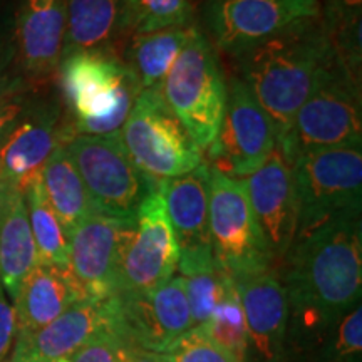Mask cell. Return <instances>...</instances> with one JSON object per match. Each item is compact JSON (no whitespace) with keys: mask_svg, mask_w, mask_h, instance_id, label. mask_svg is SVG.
I'll use <instances>...</instances> for the list:
<instances>
[{"mask_svg":"<svg viewBox=\"0 0 362 362\" xmlns=\"http://www.w3.org/2000/svg\"><path fill=\"white\" fill-rule=\"evenodd\" d=\"M280 275L288 298V361L309 357L362 296L361 210L334 216L297 238Z\"/></svg>","mask_w":362,"mask_h":362,"instance_id":"cell-1","label":"cell"},{"mask_svg":"<svg viewBox=\"0 0 362 362\" xmlns=\"http://www.w3.org/2000/svg\"><path fill=\"white\" fill-rule=\"evenodd\" d=\"M334 54L322 22L317 19L233 56L237 78L252 90L277 128V144L288 134L297 111Z\"/></svg>","mask_w":362,"mask_h":362,"instance_id":"cell-2","label":"cell"},{"mask_svg":"<svg viewBox=\"0 0 362 362\" xmlns=\"http://www.w3.org/2000/svg\"><path fill=\"white\" fill-rule=\"evenodd\" d=\"M72 136L107 134L123 128L141 86L115 52H78L59 66Z\"/></svg>","mask_w":362,"mask_h":362,"instance_id":"cell-3","label":"cell"},{"mask_svg":"<svg viewBox=\"0 0 362 362\" xmlns=\"http://www.w3.org/2000/svg\"><path fill=\"white\" fill-rule=\"evenodd\" d=\"M160 90L166 106L188 131L197 148L206 153L218 136L228 90L216 49L200 25L176 59Z\"/></svg>","mask_w":362,"mask_h":362,"instance_id":"cell-4","label":"cell"},{"mask_svg":"<svg viewBox=\"0 0 362 362\" xmlns=\"http://www.w3.org/2000/svg\"><path fill=\"white\" fill-rule=\"evenodd\" d=\"M336 54L302 104L288 134L277 146L291 160L300 151L362 146V90Z\"/></svg>","mask_w":362,"mask_h":362,"instance_id":"cell-5","label":"cell"},{"mask_svg":"<svg viewBox=\"0 0 362 362\" xmlns=\"http://www.w3.org/2000/svg\"><path fill=\"white\" fill-rule=\"evenodd\" d=\"M288 161L297 200L296 240L344 211L361 210L362 146L309 149Z\"/></svg>","mask_w":362,"mask_h":362,"instance_id":"cell-6","label":"cell"},{"mask_svg":"<svg viewBox=\"0 0 362 362\" xmlns=\"http://www.w3.org/2000/svg\"><path fill=\"white\" fill-rule=\"evenodd\" d=\"M64 148L83 178L94 214L134 220L160 183L131 160L119 131L72 136Z\"/></svg>","mask_w":362,"mask_h":362,"instance_id":"cell-7","label":"cell"},{"mask_svg":"<svg viewBox=\"0 0 362 362\" xmlns=\"http://www.w3.org/2000/svg\"><path fill=\"white\" fill-rule=\"evenodd\" d=\"M208 230L216 264L233 280L275 267L248 200L245 181L220 173L211 166Z\"/></svg>","mask_w":362,"mask_h":362,"instance_id":"cell-8","label":"cell"},{"mask_svg":"<svg viewBox=\"0 0 362 362\" xmlns=\"http://www.w3.org/2000/svg\"><path fill=\"white\" fill-rule=\"evenodd\" d=\"M119 133L136 166L158 181L189 173L203 163V153L166 106L160 89L139 93Z\"/></svg>","mask_w":362,"mask_h":362,"instance_id":"cell-9","label":"cell"},{"mask_svg":"<svg viewBox=\"0 0 362 362\" xmlns=\"http://www.w3.org/2000/svg\"><path fill=\"white\" fill-rule=\"evenodd\" d=\"M205 24L210 42L228 56L320 19V0H206Z\"/></svg>","mask_w":362,"mask_h":362,"instance_id":"cell-10","label":"cell"},{"mask_svg":"<svg viewBox=\"0 0 362 362\" xmlns=\"http://www.w3.org/2000/svg\"><path fill=\"white\" fill-rule=\"evenodd\" d=\"M226 110L218 136L206 149L208 165L232 178L255 173L277 148V128L252 90L232 76L226 81Z\"/></svg>","mask_w":362,"mask_h":362,"instance_id":"cell-11","label":"cell"},{"mask_svg":"<svg viewBox=\"0 0 362 362\" xmlns=\"http://www.w3.org/2000/svg\"><path fill=\"white\" fill-rule=\"evenodd\" d=\"M180 250L166 215L160 183L134 216L121 260L117 297L139 296L166 284L178 270Z\"/></svg>","mask_w":362,"mask_h":362,"instance_id":"cell-12","label":"cell"},{"mask_svg":"<svg viewBox=\"0 0 362 362\" xmlns=\"http://www.w3.org/2000/svg\"><path fill=\"white\" fill-rule=\"evenodd\" d=\"M189 329L193 320L181 275L151 292L117 297L116 336L126 347L163 354Z\"/></svg>","mask_w":362,"mask_h":362,"instance_id":"cell-13","label":"cell"},{"mask_svg":"<svg viewBox=\"0 0 362 362\" xmlns=\"http://www.w3.org/2000/svg\"><path fill=\"white\" fill-rule=\"evenodd\" d=\"M134 220L93 214L67 237V269L86 298L117 296L121 260Z\"/></svg>","mask_w":362,"mask_h":362,"instance_id":"cell-14","label":"cell"},{"mask_svg":"<svg viewBox=\"0 0 362 362\" xmlns=\"http://www.w3.org/2000/svg\"><path fill=\"white\" fill-rule=\"evenodd\" d=\"M72 138L56 104L25 106L0 144V187L24 192L59 144Z\"/></svg>","mask_w":362,"mask_h":362,"instance_id":"cell-15","label":"cell"},{"mask_svg":"<svg viewBox=\"0 0 362 362\" xmlns=\"http://www.w3.org/2000/svg\"><path fill=\"white\" fill-rule=\"evenodd\" d=\"M116 319L117 297L83 298L37 332L17 336L8 359L37 357L47 362L69 359L103 334H116Z\"/></svg>","mask_w":362,"mask_h":362,"instance_id":"cell-16","label":"cell"},{"mask_svg":"<svg viewBox=\"0 0 362 362\" xmlns=\"http://www.w3.org/2000/svg\"><path fill=\"white\" fill-rule=\"evenodd\" d=\"M245 315L250 362H288V298L275 269L233 280Z\"/></svg>","mask_w":362,"mask_h":362,"instance_id":"cell-17","label":"cell"},{"mask_svg":"<svg viewBox=\"0 0 362 362\" xmlns=\"http://www.w3.org/2000/svg\"><path fill=\"white\" fill-rule=\"evenodd\" d=\"M243 181L252 210L275 264L282 262L291 250L297 232V200L291 161L277 146L264 165Z\"/></svg>","mask_w":362,"mask_h":362,"instance_id":"cell-18","label":"cell"},{"mask_svg":"<svg viewBox=\"0 0 362 362\" xmlns=\"http://www.w3.org/2000/svg\"><path fill=\"white\" fill-rule=\"evenodd\" d=\"M66 37V0H21L13 54L29 78H47L59 69Z\"/></svg>","mask_w":362,"mask_h":362,"instance_id":"cell-19","label":"cell"},{"mask_svg":"<svg viewBox=\"0 0 362 362\" xmlns=\"http://www.w3.org/2000/svg\"><path fill=\"white\" fill-rule=\"evenodd\" d=\"M160 192L180 257L214 252L208 230L210 165L203 161L189 173L160 181Z\"/></svg>","mask_w":362,"mask_h":362,"instance_id":"cell-20","label":"cell"},{"mask_svg":"<svg viewBox=\"0 0 362 362\" xmlns=\"http://www.w3.org/2000/svg\"><path fill=\"white\" fill-rule=\"evenodd\" d=\"M83 298L86 297L67 267L37 264L22 282L12 302L17 336L37 332Z\"/></svg>","mask_w":362,"mask_h":362,"instance_id":"cell-21","label":"cell"},{"mask_svg":"<svg viewBox=\"0 0 362 362\" xmlns=\"http://www.w3.org/2000/svg\"><path fill=\"white\" fill-rule=\"evenodd\" d=\"M128 35L124 0H66L62 59L78 52L117 54L116 45Z\"/></svg>","mask_w":362,"mask_h":362,"instance_id":"cell-22","label":"cell"},{"mask_svg":"<svg viewBox=\"0 0 362 362\" xmlns=\"http://www.w3.org/2000/svg\"><path fill=\"white\" fill-rule=\"evenodd\" d=\"M37 264L24 192L0 187V285L12 302Z\"/></svg>","mask_w":362,"mask_h":362,"instance_id":"cell-23","label":"cell"},{"mask_svg":"<svg viewBox=\"0 0 362 362\" xmlns=\"http://www.w3.org/2000/svg\"><path fill=\"white\" fill-rule=\"evenodd\" d=\"M198 24L168 27L156 33L131 35L124 64L134 74L141 89H160L176 59L192 39Z\"/></svg>","mask_w":362,"mask_h":362,"instance_id":"cell-24","label":"cell"},{"mask_svg":"<svg viewBox=\"0 0 362 362\" xmlns=\"http://www.w3.org/2000/svg\"><path fill=\"white\" fill-rule=\"evenodd\" d=\"M40 183L49 205L64 228L66 237H69L81 221L94 214L88 189L67 155L64 144H59L45 161L40 170Z\"/></svg>","mask_w":362,"mask_h":362,"instance_id":"cell-25","label":"cell"},{"mask_svg":"<svg viewBox=\"0 0 362 362\" xmlns=\"http://www.w3.org/2000/svg\"><path fill=\"white\" fill-rule=\"evenodd\" d=\"M24 200L35 248H37L39 264L67 267L66 232L45 198L40 175L25 187Z\"/></svg>","mask_w":362,"mask_h":362,"instance_id":"cell-26","label":"cell"},{"mask_svg":"<svg viewBox=\"0 0 362 362\" xmlns=\"http://www.w3.org/2000/svg\"><path fill=\"white\" fill-rule=\"evenodd\" d=\"M197 327L220 347H223L237 362H250L245 315L233 279L210 319Z\"/></svg>","mask_w":362,"mask_h":362,"instance_id":"cell-27","label":"cell"},{"mask_svg":"<svg viewBox=\"0 0 362 362\" xmlns=\"http://www.w3.org/2000/svg\"><path fill=\"white\" fill-rule=\"evenodd\" d=\"M180 275L185 279L193 327L205 324L223 298L232 277L220 269L216 260L192 267V269L180 272Z\"/></svg>","mask_w":362,"mask_h":362,"instance_id":"cell-28","label":"cell"},{"mask_svg":"<svg viewBox=\"0 0 362 362\" xmlns=\"http://www.w3.org/2000/svg\"><path fill=\"white\" fill-rule=\"evenodd\" d=\"M129 35L156 33L193 22L192 0H124Z\"/></svg>","mask_w":362,"mask_h":362,"instance_id":"cell-29","label":"cell"},{"mask_svg":"<svg viewBox=\"0 0 362 362\" xmlns=\"http://www.w3.org/2000/svg\"><path fill=\"white\" fill-rule=\"evenodd\" d=\"M309 362H362V307L351 309L330 327L307 357Z\"/></svg>","mask_w":362,"mask_h":362,"instance_id":"cell-30","label":"cell"},{"mask_svg":"<svg viewBox=\"0 0 362 362\" xmlns=\"http://www.w3.org/2000/svg\"><path fill=\"white\" fill-rule=\"evenodd\" d=\"M160 357L165 362H237L198 327L176 339Z\"/></svg>","mask_w":362,"mask_h":362,"instance_id":"cell-31","label":"cell"},{"mask_svg":"<svg viewBox=\"0 0 362 362\" xmlns=\"http://www.w3.org/2000/svg\"><path fill=\"white\" fill-rule=\"evenodd\" d=\"M320 22L330 35L349 29L362 22V0H322Z\"/></svg>","mask_w":362,"mask_h":362,"instance_id":"cell-32","label":"cell"},{"mask_svg":"<svg viewBox=\"0 0 362 362\" xmlns=\"http://www.w3.org/2000/svg\"><path fill=\"white\" fill-rule=\"evenodd\" d=\"M69 362H124V344L115 332H106L72 354Z\"/></svg>","mask_w":362,"mask_h":362,"instance_id":"cell-33","label":"cell"},{"mask_svg":"<svg viewBox=\"0 0 362 362\" xmlns=\"http://www.w3.org/2000/svg\"><path fill=\"white\" fill-rule=\"evenodd\" d=\"M13 59H16L13 47H8L7 44H4V40H0V104L21 96L22 76L13 74Z\"/></svg>","mask_w":362,"mask_h":362,"instance_id":"cell-34","label":"cell"},{"mask_svg":"<svg viewBox=\"0 0 362 362\" xmlns=\"http://www.w3.org/2000/svg\"><path fill=\"white\" fill-rule=\"evenodd\" d=\"M17 336L16 312L0 285V362H7Z\"/></svg>","mask_w":362,"mask_h":362,"instance_id":"cell-35","label":"cell"},{"mask_svg":"<svg viewBox=\"0 0 362 362\" xmlns=\"http://www.w3.org/2000/svg\"><path fill=\"white\" fill-rule=\"evenodd\" d=\"M25 101L21 96L8 99L7 103L0 104V144L4 143L8 131L17 123L22 112L25 110Z\"/></svg>","mask_w":362,"mask_h":362,"instance_id":"cell-36","label":"cell"},{"mask_svg":"<svg viewBox=\"0 0 362 362\" xmlns=\"http://www.w3.org/2000/svg\"><path fill=\"white\" fill-rule=\"evenodd\" d=\"M124 362H165L160 354H153V352L133 349V347L124 346Z\"/></svg>","mask_w":362,"mask_h":362,"instance_id":"cell-37","label":"cell"},{"mask_svg":"<svg viewBox=\"0 0 362 362\" xmlns=\"http://www.w3.org/2000/svg\"><path fill=\"white\" fill-rule=\"evenodd\" d=\"M7 362H47V361L37 359V357H19V359H8Z\"/></svg>","mask_w":362,"mask_h":362,"instance_id":"cell-38","label":"cell"}]
</instances>
